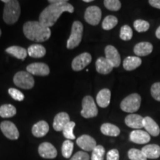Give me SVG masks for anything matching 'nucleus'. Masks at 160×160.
Wrapping results in <instances>:
<instances>
[{
    "label": "nucleus",
    "mask_w": 160,
    "mask_h": 160,
    "mask_svg": "<svg viewBox=\"0 0 160 160\" xmlns=\"http://www.w3.org/2000/svg\"><path fill=\"white\" fill-rule=\"evenodd\" d=\"M105 150L102 145H97L92 151L91 160H104Z\"/></svg>",
    "instance_id": "obj_34"
},
{
    "label": "nucleus",
    "mask_w": 160,
    "mask_h": 160,
    "mask_svg": "<svg viewBox=\"0 0 160 160\" xmlns=\"http://www.w3.org/2000/svg\"><path fill=\"white\" fill-rule=\"evenodd\" d=\"M100 130L104 135L109 137H118L120 133L119 128L111 123H104L100 128Z\"/></svg>",
    "instance_id": "obj_27"
},
{
    "label": "nucleus",
    "mask_w": 160,
    "mask_h": 160,
    "mask_svg": "<svg viewBox=\"0 0 160 160\" xmlns=\"http://www.w3.org/2000/svg\"><path fill=\"white\" fill-rule=\"evenodd\" d=\"M142 64V59L138 57H128L123 62V68L126 71H133Z\"/></svg>",
    "instance_id": "obj_24"
},
{
    "label": "nucleus",
    "mask_w": 160,
    "mask_h": 160,
    "mask_svg": "<svg viewBox=\"0 0 160 160\" xmlns=\"http://www.w3.org/2000/svg\"><path fill=\"white\" fill-rule=\"evenodd\" d=\"M8 93L13 99L17 100V101L22 102L25 99V96L23 93L19 90L13 88H11L8 90Z\"/></svg>",
    "instance_id": "obj_37"
},
{
    "label": "nucleus",
    "mask_w": 160,
    "mask_h": 160,
    "mask_svg": "<svg viewBox=\"0 0 160 160\" xmlns=\"http://www.w3.org/2000/svg\"><path fill=\"white\" fill-rule=\"evenodd\" d=\"M156 37L160 39V26L157 29V31H156Z\"/></svg>",
    "instance_id": "obj_43"
},
{
    "label": "nucleus",
    "mask_w": 160,
    "mask_h": 160,
    "mask_svg": "<svg viewBox=\"0 0 160 160\" xmlns=\"http://www.w3.org/2000/svg\"><path fill=\"white\" fill-rule=\"evenodd\" d=\"M0 129L8 139L17 140L19 137V132L14 123L10 121H4L0 124Z\"/></svg>",
    "instance_id": "obj_9"
},
{
    "label": "nucleus",
    "mask_w": 160,
    "mask_h": 160,
    "mask_svg": "<svg viewBox=\"0 0 160 160\" xmlns=\"http://www.w3.org/2000/svg\"><path fill=\"white\" fill-rule=\"evenodd\" d=\"M96 69L99 73L106 75L113 71V67L105 57H99L96 61Z\"/></svg>",
    "instance_id": "obj_18"
},
{
    "label": "nucleus",
    "mask_w": 160,
    "mask_h": 160,
    "mask_svg": "<svg viewBox=\"0 0 160 160\" xmlns=\"http://www.w3.org/2000/svg\"><path fill=\"white\" fill-rule=\"evenodd\" d=\"M143 128L146 132L153 137H157L160 133V128L157 123L150 117H146L143 119Z\"/></svg>",
    "instance_id": "obj_17"
},
{
    "label": "nucleus",
    "mask_w": 160,
    "mask_h": 160,
    "mask_svg": "<svg viewBox=\"0 0 160 160\" xmlns=\"http://www.w3.org/2000/svg\"><path fill=\"white\" fill-rule=\"evenodd\" d=\"M77 144L79 148L85 151H93L97 147V142L91 136L84 134L77 139Z\"/></svg>",
    "instance_id": "obj_12"
},
{
    "label": "nucleus",
    "mask_w": 160,
    "mask_h": 160,
    "mask_svg": "<svg viewBox=\"0 0 160 160\" xmlns=\"http://www.w3.org/2000/svg\"><path fill=\"white\" fill-rule=\"evenodd\" d=\"M83 2H91L92 0H84Z\"/></svg>",
    "instance_id": "obj_44"
},
{
    "label": "nucleus",
    "mask_w": 160,
    "mask_h": 160,
    "mask_svg": "<svg viewBox=\"0 0 160 160\" xmlns=\"http://www.w3.org/2000/svg\"><path fill=\"white\" fill-rule=\"evenodd\" d=\"M105 58L113 65V68H117L121 63V57L117 49L113 45L106 46L105 49Z\"/></svg>",
    "instance_id": "obj_11"
},
{
    "label": "nucleus",
    "mask_w": 160,
    "mask_h": 160,
    "mask_svg": "<svg viewBox=\"0 0 160 160\" xmlns=\"http://www.w3.org/2000/svg\"><path fill=\"white\" fill-rule=\"evenodd\" d=\"M142 151L147 159H154L160 157V146L155 144L145 145L142 148Z\"/></svg>",
    "instance_id": "obj_23"
},
{
    "label": "nucleus",
    "mask_w": 160,
    "mask_h": 160,
    "mask_svg": "<svg viewBox=\"0 0 160 160\" xmlns=\"http://www.w3.org/2000/svg\"><path fill=\"white\" fill-rule=\"evenodd\" d=\"M91 60L92 57L90 53L87 52L82 53L73 59L71 64L72 69L75 71H82L91 62Z\"/></svg>",
    "instance_id": "obj_10"
},
{
    "label": "nucleus",
    "mask_w": 160,
    "mask_h": 160,
    "mask_svg": "<svg viewBox=\"0 0 160 160\" xmlns=\"http://www.w3.org/2000/svg\"><path fill=\"white\" fill-rule=\"evenodd\" d=\"M1 35H2V31L1 29H0V37H1Z\"/></svg>",
    "instance_id": "obj_45"
},
{
    "label": "nucleus",
    "mask_w": 160,
    "mask_h": 160,
    "mask_svg": "<svg viewBox=\"0 0 160 160\" xmlns=\"http://www.w3.org/2000/svg\"><path fill=\"white\" fill-rule=\"evenodd\" d=\"M74 8L66 1L63 3L51 4L42 11L39 15V22L47 27H52L64 12L73 13Z\"/></svg>",
    "instance_id": "obj_1"
},
{
    "label": "nucleus",
    "mask_w": 160,
    "mask_h": 160,
    "mask_svg": "<svg viewBox=\"0 0 160 160\" xmlns=\"http://www.w3.org/2000/svg\"><path fill=\"white\" fill-rule=\"evenodd\" d=\"M67 1V0H49L48 2L51 4L55 3V4H59V3H63Z\"/></svg>",
    "instance_id": "obj_42"
},
{
    "label": "nucleus",
    "mask_w": 160,
    "mask_h": 160,
    "mask_svg": "<svg viewBox=\"0 0 160 160\" xmlns=\"http://www.w3.org/2000/svg\"><path fill=\"white\" fill-rule=\"evenodd\" d=\"M111 91L108 88L101 90L97 96V102L99 107L105 108L109 105L111 102Z\"/></svg>",
    "instance_id": "obj_22"
},
{
    "label": "nucleus",
    "mask_w": 160,
    "mask_h": 160,
    "mask_svg": "<svg viewBox=\"0 0 160 160\" xmlns=\"http://www.w3.org/2000/svg\"><path fill=\"white\" fill-rule=\"evenodd\" d=\"M143 119L144 118L140 115L130 114L126 117L125 122L129 128L140 130V128H143Z\"/></svg>",
    "instance_id": "obj_19"
},
{
    "label": "nucleus",
    "mask_w": 160,
    "mask_h": 160,
    "mask_svg": "<svg viewBox=\"0 0 160 160\" xmlns=\"http://www.w3.org/2000/svg\"><path fill=\"white\" fill-rule=\"evenodd\" d=\"M27 71L29 73L37 76H48L50 73V68L48 65L45 63L36 62L28 65Z\"/></svg>",
    "instance_id": "obj_13"
},
{
    "label": "nucleus",
    "mask_w": 160,
    "mask_h": 160,
    "mask_svg": "<svg viewBox=\"0 0 160 160\" xmlns=\"http://www.w3.org/2000/svg\"><path fill=\"white\" fill-rule=\"evenodd\" d=\"M5 3L3 11V20L8 25L17 22L21 14V8L17 0H2Z\"/></svg>",
    "instance_id": "obj_3"
},
{
    "label": "nucleus",
    "mask_w": 160,
    "mask_h": 160,
    "mask_svg": "<svg viewBox=\"0 0 160 160\" xmlns=\"http://www.w3.org/2000/svg\"><path fill=\"white\" fill-rule=\"evenodd\" d=\"M76 124L74 122H70L65 125L63 129V135L67 139L72 140L75 139V135L73 133V129H74Z\"/></svg>",
    "instance_id": "obj_31"
},
{
    "label": "nucleus",
    "mask_w": 160,
    "mask_h": 160,
    "mask_svg": "<svg viewBox=\"0 0 160 160\" xmlns=\"http://www.w3.org/2000/svg\"><path fill=\"white\" fill-rule=\"evenodd\" d=\"M128 156L131 160H147V158L143 152L136 148L130 149L128 153Z\"/></svg>",
    "instance_id": "obj_33"
},
{
    "label": "nucleus",
    "mask_w": 160,
    "mask_h": 160,
    "mask_svg": "<svg viewBox=\"0 0 160 160\" xmlns=\"http://www.w3.org/2000/svg\"><path fill=\"white\" fill-rule=\"evenodd\" d=\"M120 39L124 41H128L132 39L133 37V31L129 25H123L120 29L119 33Z\"/></svg>",
    "instance_id": "obj_32"
},
{
    "label": "nucleus",
    "mask_w": 160,
    "mask_h": 160,
    "mask_svg": "<svg viewBox=\"0 0 160 160\" xmlns=\"http://www.w3.org/2000/svg\"><path fill=\"white\" fill-rule=\"evenodd\" d=\"M102 18L101 9L97 6H90L85 12V19L91 25H97Z\"/></svg>",
    "instance_id": "obj_8"
},
{
    "label": "nucleus",
    "mask_w": 160,
    "mask_h": 160,
    "mask_svg": "<svg viewBox=\"0 0 160 160\" xmlns=\"http://www.w3.org/2000/svg\"><path fill=\"white\" fill-rule=\"evenodd\" d=\"M13 82L20 88L29 90L34 86L35 82L33 77L28 72L19 71L13 77Z\"/></svg>",
    "instance_id": "obj_6"
},
{
    "label": "nucleus",
    "mask_w": 160,
    "mask_h": 160,
    "mask_svg": "<svg viewBox=\"0 0 160 160\" xmlns=\"http://www.w3.org/2000/svg\"><path fill=\"white\" fill-rule=\"evenodd\" d=\"M133 26L136 31L139 33H143V32L148 31L150 28V24L147 21L142 19L136 20L133 23Z\"/></svg>",
    "instance_id": "obj_35"
},
{
    "label": "nucleus",
    "mask_w": 160,
    "mask_h": 160,
    "mask_svg": "<svg viewBox=\"0 0 160 160\" xmlns=\"http://www.w3.org/2000/svg\"><path fill=\"white\" fill-rule=\"evenodd\" d=\"M118 24L117 18L114 16H108L102 21V28L105 31H110L116 27Z\"/></svg>",
    "instance_id": "obj_29"
},
{
    "label": "nucleus",
    "mask_w": 160,
    "mask_h": 160,
    "mask_svg": "<svg viewBox=\"0 0 160 160\" xmlns=\"http://www.w3.org/2000/svg\"><path fill=\"white\" fill-rule=\"evenodd\" d=\"M104 5L107 9L112 11H117L121 8V2L119 0H105Z\"/></svg>",
    "instance_id": "obj_36"
},
{
    "label": "nucleus",
    "mask_w": 160,
    "mask_h": 160,
    "mask_svg": "<svg viewBox=\"0 0 160 160\" xmlns=\"http://www.w3.org/2000/svg\"><path fill=\"white\" fill-rule=\"evenodd\" d=\"M73 150V142L71 140L67 139L64 142L62 146V154L65 158H70Z\"/></svg>",
    "instance_id": "obj_30"
},
{
    "label": "nucleus",
    "mask_w": 160,
    "mask_h": 160,
    "mask_svg": "<svg viewBox=\"0 0 160 160\" xmlns=\"http://www.w3.org/2000/svg\"><path fill=\"white\" fill-rule=\"evenodd\" d=\"M148 2L152 7L160 9V0H149Z\"/></svg>",
    "instance_id": "obj_41"
},
{
    "label": "nucleus",
    "mask_w": 160,
    "mask_h": 160,
    "mask_svg": "<svg viewBox=\"0 0 160 160\" xmlns=\"http://www.w3.org/2000/svg\"><path fill=\"white\" fill-rule=\"evenodd\" d=\"M17 114V109L11 104H5L0 106V117L2 118H11Z\"/></svg>",
    "instance_id": "obj_28"
},
{
    "label": "nucleus",
    "mask_w": 160,
    "mask_h": 160,
    "mask_svg": "<svg viewBox=\"0 0 160 160\" xmlns=\"http://www.w3.org/2000/svg\"><path fill=\"white\" fill-rule=\"evenodd\" d=\"M151 93L153 99L160 102V82H156L151 86Z\"/></svg>",
    "instance_id": "obj_38"
},
{
    "label": "nucleus",
    "mask_w": 160,
    "mask_h": 160,
    "mask_svg": "<svg viewBox=\"0 0 160 160\" xmlns=\"http://www.w3.org/2000/svg\"><path fill=\"white\" fill-rule=\"evenodd\" d=\"M82 110L81 111V115L84 118L89 119L97 117L98 109L94 100L91 96H86L82 99Z\"/></svg>",
    "instance_id": "obj_7"
},
{
    "label": "nucleus",
    "mask_w": 160,
    "mask_h": 160,
    "mask_svg": "<svg viewBox=\"0 0 160 160\" xmlns=\"http://www.w3.org/2000/svg\"><path fill=\"white\" fill-rule=\"evenodd\" d=\"M107 160H119V153L117 149H112L107 153Z\"/></svg>",
    "instance_id": "obj_40"
},
{
    "label": "nucleus",
    "mask_w": 160,
    "mask_h": 160,
    "mask_svg": "<svg viewBox=\"0 0 160 160\" xmlns=\"http://www.w3.org/2000/svg\"><path fill=\"white\" fill-rule=\"evenodd\" d=\"M23 32L26 38L37 42L47 41L51 35L50 28L37 21H30L25 23Z\"/></svg>",
    "instance_id": "obj_2"
},
{
    "label": "nucleus",
    "mask_w": 160,
    "mask_h": 160,
    "mask_svg": "<svg viewBox=\"0 0 160 160\" xmlns=\"http://www.w3.org/2000/svg\"><path fill=\"white\" fill-rule=\"evenodd\" d=\"M8 53L11 54L17 59L24 60L28 55V51L24 48L19 46H11L5 50Z\"/></svg>",
    "instance_id": "obj_26"
},
{
    "label": "nucleus",
    "mask_w": 160,
    "mask_h": 160,
    "mask_svg": "<svg viewBox=\"0 0 160 160\" xmlns=\"http://www.w3.org/2000/svg\"><path fill=\"white\" fill-rule=\"evenodd\" d=\"M153 51V45L147 42H142L137 44L133 48V52L138 57H145L151 54Z\"/></svg>",
    "instance_id": "obj_20"
},
{
    "label": "nucleus",
    "mask_w": 160,
    "mask_h": 160,
    "mask_svg": "<svg viewBox=\"0 0 160 160\" xmlns=\"http://www.w3.org/2000/svg\"><path fill=\"white\" fill-rule=\"evenodd\" d=\"M71 160H90V157L86 152L78 151L73 156Z\"/></svg>",
    "instance_id": "obj_39"
},
{
    "label": "nucleus",
    "mask_w": 160,
    "mask_h": 160,
    "mask_svg": "<svg viewBox=\"0 0 160 160\" xmlns=\"http://www.w3.org/2000/svg\"><path fill=\"white\" fill-rule=\"evenodd\" d=\"M70 117L65 112H61L56 116L53 119V127L56 131H62L64 128L70 122Z\"/></svg>",
    "instance_id": "obj_16"
},
{
    "label": "nucleus",
    "mask_w": 160,
    "mask_h": 160,
    "mask_svg": "<svg viewBox=\"0 0 160 160\" xmlns=\"http://www.w3.org/2000/svg\"><path fill=\"white\" fill-rule=\"evenodd\" d=\"M83 33V25L81 22L74 21L72 25L71 33L67 42V48L73 49L79 45Z\"/></svg>",
    "instance_id": "obj_4"
},
{
    "label": "nucleus",
    "mask_w": 160,
    "mask_h": 160,
    "mask_svg": "<svg viewBox=\"0 0 160 160\" xmlns=\"http://www.w3.org/2000/svg\"><path fill=\"white\" fill-rule=\"evenodd\" d=\"M140 105H141V97L138 93H132L122 101L120 108L123 111L132 113L139 109Z\"/></svg>",
    "instance_id": "obj_5"
},
{
    "label": "nucleus",
    "mask_w": 160,
    "mask_h": 160,
    "mask_svg": "<svg viewBox=\"0 0 160 160\" xmlns=\"http://www.w3.org/2000/svg\"><path fill=\"white\" fill-rule=\"evenodd\" d=\"M28 54L33 58H42L46 54V49L42 45L35 44L28 48Z\"/></svg>",
    "instance_id": "obj_25"
},
{
    "label": "nucleus",
    "mask_w": 160,
    "mask_h": 160,
    "mask_svg": "<svg viewBox=\"0 0 160 160\" xmlns=\"http://www.w3.org/2000/svg\"><path fill=\"white\" fill-rule=\"evenodd\" d=\"M39 155L45 159H54L57 156L56 148L50 142H43L39 146Z\"/></svg>",
    "instance_id": "obj_14"
},
{
    "label": "nucleus",
    "mask_w": 160,
    "mask_h": 160,
    "mask_svg": "<svg viewBox=\"0 0 160 160\" xmlns=\"http://www.w3.org/2000/svg\"><path fill=\"white\" fill-rule=\"evenodd\" d=\"M49 125L47 122L39 121L35 124L32 128V133L34 137L37 138H41L48 133Z\"/></svg>",
    "instance_id": "obj_21"
},
{
    "label": "nucleus",
    "mask_w": 160,
    "mask_h": 160,
    "mask_svg": "<svg viewBox=\"0 0 160 160\" xmlns=\"http://www.w3.org/2000/svg\"><path fill=\"white\" fill-rule=\"evenodd\" d=\"M130 140L136 144H147L151 140V136L142 130H134L130 133Z\"/></svg>",
    "instance_id": "obj_15"
}]
</instances>
